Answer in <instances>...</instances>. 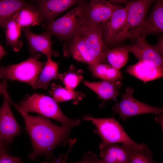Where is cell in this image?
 Instances as JSON below:
<instances>
[{
  "instance_id": "obj_26",
  "label": "cell",
  "mask_w": 163,
  "mask_h": 163,
  "mask_svg": "<svg viewBox=\"0 0 163 163\" xmlns=\"http://www.w3.org/2000/svg\"><path fill=\"white\" fill-rule=\"evenodd\" d=\"M129 53L126 49L122 47L108 49L106 54L107 61L111 66L120 70L127 62Z\"/></svg>"
},
{
  "instance_id": "obj_23",
  "label": "cell",
  "mask_w": 163,
  "mask_h": 163,
  "mask_svg": "<svg viewBox=\"0 0 163 163\" xmlns=\"http://www.w3.org/2000/svg\"><path fill=\"white\" fill-rule=\"evenodd\" d=\"M28 4L23 0H0V27L5 29L13 15Z\"/></svg>"
},
{
  "instance_id": "obj_7",
  "label": "cell",
  "mask_w": 163,
  "mask_h": 163,
  "mask_svg": "<svg viewBox=\"0 0 163 163\" xmlns=\"http://www.w3.org/2000/svg\"><path fill=\"white\" fill-rule=\"evenodd\" d=\"M133 88L128 86L122 96L120 101L112 107L115 113L125 120L128 117L140 114L152 113L161 114L163 108L148 105L136 99L133 96Z\"/></svg>"
},
{
  "instance_id": "obj_15",
  "label": "cell",
  "mask_w": 163,
  "mask_h": 163,
  "mask_svg": "<svg viewBox=\"0 0 163 163\" xmlns=\"http://www.w3.org/2000/svg\"><path fill=\"white\" fill-rule=\"evenodd\" d=\"M130 146L117 143L108 144L100 149L99 163H130L132 156Z\"/></svg>"
},
{
  "instance_id": "obj_22",
  "label": "cell",
  "mask_w": 163,
  "mask_h": 163,
  "mask_svg": "<svg viewBox=\"0 0 163 163\" xmlns=\"http://www.w3.org/2000/svg\"><path fill=\"white\" fill-rule=\"evenodd\" d=\"M89 70L94 78L103 80L118 81L123 78L120 70L110 65L103 63L88 65Z\"/></svg>"
},
{
  "instance_id": "obj_33",
  "label": "cell",
  "mask_w": 163,
  "mask_h": 163,
  "mask_svg": "<svg viewBox=\"0 0 163 163\" xmlns=\"http://www.w3.org/2000/svg\"><path fill=\"white\" fill-rule=\"evenodd\" d=\"M163 37H159L158 39L157 43L154 45L155 48L162 54L163 53Z\"/></svg>"
},
{
  "instance_id": "obj_16",
  "label": "cell",
  "mask_w": 163,
  "mask_h": 163,
  "mask_svg": "<svg viewBox=\"0 0 163 163\" xmlns=\"http://www.w3.org/2000/svg\"><path fill=\"white\" fill-rule=\"evenodd\" d=\"M127 9V5L125 8L117 9L107 20L102 24L105 40L108 48L113 45L118 34L124 25Z\"/></svg>"
},
{
  "instance_id": "obj_32",
  "label": "cell",
  "mask_w": 163,
  "mask_h": 163,
  "mask_svg": "<svg viewBox=\"0 0 163 163\" xmlns=\"http://www.w3.org/2000/svg\"><path fill=\"white\" fill-rule=\"evenodd\" d=\"M8 146L1 141L0 139V157L2 155L9 153Z\"/></svg>"
},
{
  "instance_id": "obj_17",
  "label": "cell",
  "mask_w": 163,
  "mask_h": 163,
  "mask_svg": "<svg viewBox=\"0 0 163 163\" xmlns=\"http://www.w3.org/2000/svg\"><path fill=\"white\" fill-rule=\"evenodd\" d=\"M155 2L150 14L145 17L142 22L140 37H145L149 34L163 32V1L160 0Z\"/></svg>"
},
{
  "instance_id": "obj_35",
  "label": "cell",
  "mask_w": 163,
  "mask_h": 163,
  "mask_svg": "<svg viewBox=\"0 0 163 163\" xmlns=\"http://www.w3.org/2000/svg\"><path fill=\"white\" fill-rule=\"evenodd\" d=\"M7 54V52L0 44V59Z\"/></svg>"
},
{
  "instance_id": "obj_12",
  "label": "cell",
  "mask_w": 163,
  "mask_h": 163,
  "mask_svg": "<svg viewBox=\"0 0 163 163\" xmlns=\"http://www.w3.org/2000/svg\"><path fill=\"white\" fill-rule=\"evenodd\" d=\"M67 40L63 46L64 56H72L77 61L88 65L99 63L87 49L80 28Z\"/></svg>"
},
{
  "instance_id": "obj_21",
  "label": "cell",
  "mask_w": 163,
  "mask_h": 163,
  "mask_svg": "<svg viewBox=\"0 0 163 163\" xmlns=\"http://www.w3.org/2000/svg\"><path fill=\"white\" fill-rule=\"evenodd\" d=\"M59 63L47 58L43 69L34 83L32 86L35 89L42 88L46 89L53 80L60 79L62 73L58 72Z\"/></svg>"
},
{
  "instance_id": "obj_20",
  "label": "cell",
  "mask_w": 163,
  "mask_h": 163,
  "mask_svg": "<svg viewBox=\"0 0 163 163\" xmlns=\"http://www.w3.org/2000/svg\"><path fill=\"white\" fill-rule=\"evenodd\" d=\"M12 18L22 28L36 25L44 27V20L37 6L28 4L16 11Z\"/></svg>"
},
{
  "instance_id": "obj_1",
  "label": "cell",
  "mask_w": 163,
  "mask_h": 163,
  "mask_svg": "<svg viewBox=\"0 0 163 163\" xmlns=\"http://www.w3.org/2000/svg\"><path fill=\"white\" fill-rule=\"evenodd\" d=\"M12 104L23 117L25 129L32 141L33 151L28 156L31 161L44 156L50 159L53 151L58 145H70L72 140L69 134L73 127L56 125L49 118L38 115L34 116L18 108L13 102Z\"/></svg>"
},
{
  "instance_id": "obj_31",
  "label": "cell",
  "mask_w": 163,
  "mask_h": 163,
  "mask_svg": "<svg viewBox=\"0 0 163 163\" xmlns=\"http://www.w3.org/2000/svg\"><path fill=\"white\" fill-rule=\"evenodd\" d=\"M1 68L0 62V69ZM7 85L6 80H4L2 83L1 82L0 80V95H2L3 96L6 97L9 99H11L7 91Z\"/></svg>"
},
{
  "instance_id": "obj_24",
  "label": "cell",
  "mask_w": 163,
  "mask_h": 163,
  "mask_svg": "<svg viewBox=\"0 0 163 163\" xmlns=\"http://www.w3.org/2000/svg\"><path fill=\"white\" fill-rule=\"evenodd\" d=\"M51 89L49 91V94L57 102L73 100L75 101L74 103H77L85 96V94L82 92L62 87L55 82L51 84Z\"/></svg>"
},
{
  "instance_id": "obj_14",
  "label": "cell",
  "mask_w": 163,
  "mask_h": 163,
  "mask_svg": "<svg viewBox=\"0 0 163 163\" xmlns=\"http://www.w3.org/2000/svg\"><path fill=\"white\" fill-rule=\"evenodd\" d=\"M81 2L75 0H40L34 2L44 21L47 24L54 21L62 12Z\"/></svg>"
},
{
  "instance_id": "obj_6",
  "label": "cell",
  "mask_w": 163,
  "mask_h": 163,
  "mask_svg": "<svg viewBox=\"0 0 163 163\" xmlns=\"http://www.w3.org/2000/svg\"><path fill=\"white\" fill-rule=\"evenodd\" d=\"M46 62H41L30 57L19 63L1 67L0 78L4 80H16L31 86L42 72Z\"/></svg>"
},
{
  "instance_id": "obj_19",
  "label": "cell",
  "mask_w": 163,
  "mask_h": 163,
  "mask_svg": "<svg viewBox=\"0 0 163 163\" xmlns=\"http://www.w3.org/2000/svg\"><path fill=\"white\" fill-rule=\"evenodd\" d=\"M84 84L94 92L104 101L113 100L116 101L119 94L118 90L122 83L120 81L103 80L95 82L83 81Z\"/></svg>"
},
{
  "instance_id": "obj_11",
  "label": "cell",
  "mask_w": 163,
  "mask_h": 163,
  "mask_svg": "<svg viewBox=\"0 0 163 163\" xmlns=\"http://www.w3.org/2000/svg\"><path fill=\"white\" fill-rule=\"evenodd\" d=\"M121 8L109 1L92 0L87 3L85 12V23L101 24L107 20L113 13Z\"/></svg>"
},
{
  "instance_id": "obj_10",
  "label": "cell",
  "mask_w": 163,
  "mask_h": 163,
  "mask_svg": "<svg viewBox=\"0 0 163 163\" xmlns=\"http://www.w3.org/2000/svg\"><path fill=\"white\" fill-rule=\"evenodd\" d=\"M22 29L28 44L30 57L38 59L41 56L40 53L47 58L51 57L52 55L56 57L59 56V53L52 49L53 42L49 33L45 31L37 34L31 31L29 28Z\"/></svg>"
},
{
  "instance_id": "obj_4",
  "label": "cell",
  "mask_w": 163,
  "mask_h": 163,
  "mask_svg": "<svg viewBox=\"0 0 163 163\" xmlns=\"http://www.w3.org/2000/svg\"><path fill=\"white\" fill-rule=\"evenodd\" d=\"M83 119L91 121L95 125L102 139L99 145L100 149L108 144L117 143L129 145L134 149L140 148L143 145L144 143L139 144L131 139L119 122L113 118H98L86 115Z\"/></svg>"
},
{
  "instance_id": "obj_28",
  "label": "cell",
  "mask_w": 163,
  "mask_h": 163,
  "mask_svg": "<svg viewBox=\"0 0 163 163\" xmlns=\"http://www.w3.org/2000/svg\"><path fill=\"white\" fill-rule=\"evenodd\" d=\"M130 163H157L152 158V152L149 146L144 143L139 148H132V156Z\"/></svg>"
},
{
  "instance_id": "obj_8",
  "label": "cell",
  "mask_w": 163,
  "mask_h": 163,
  "mask_svg": "<svg viewBox=\"0 0 163 163\" xmlns=\"http://www.w3.org/2000/svg\"><path fill=\"white\" fill-rule=\"evenodd\" d=\"M80 30L91 54L99 63H104L107 62L106 54L108 49L105 40L102 24H84Z\"/></svg>"
},
{
  "instance_id": "obj_18",
  "label": "cell",
  "mask_w": 163,
  "mask_h": 163,
  "mask_svg": "<svg viewBox=\"0 0 163 163\" xmlns=\"http://www.w3.org/2000/svg\"><path fill=\"white\" fill-rule=\"evenodd\" d=\"M126 72L145 83L161 78L163 75V68L143 61H139L128 67Z\"/></svg>"
},
{
  "instance_id": "obj_13",
  "label": "cell",
  "mask_w": 163,
  "mask_h": 163,
  "mask_svg": "<svg viewBox=\"0 0 163 163\" xmlns=\"http://www.w3.org/2000/svg\"><path fill=\"white\" fill-rule=\"evenodd\" d=\"M129 52L132 53L139 61H143L163 68V54L154 46L149 44L145 37H140L132 44L122 46Z\"/></svg>"
},
{
  "instance_id": "obj_5",
  "label": "cell",
  "mask_w": 163,
  "mask_h": 163,
  "mask_svg": "<svg viewBox=\"0 0 163 163\" xmlns=\"http://www.w3.org/2000/svg\"><path fill=\"white\" fill-rule=\"evenodd\" d=\"M86 4L81 1L62 17L47 24L46 31L59 39H67L85 23L84 14Z\"/></svg>"
},
{
  "instance_id": "obj_34",
  "label": "cell",
  "mask_w": 163,
  "mask_h": 163,
  "mask_svg": "<svg viewBox=\"0 0 163 163\" xmlns=\"http://www.w3.org/2000/svg\"><path fill=\"white\" fill-rule=\"evenodd\" d=\"M111 3L114 4H127L129 2L126 0H113L109 1Z\"/></svg>"
},
{
  "instance_id": "obj_29",
  "label": "cell",
  "mask_w": 163,
  "mask_h": 163,
  "mask_svg": "<svg viewBox=\"0 0 163 163\" xmlns=\"http://www.w3.org/2000/svg\"><path fill=\"white\" fill-rule=\"evenodd\" d=\"M72 147L71 145L70 146L68 152L66 155H61L58 158L54 157L48 161L41 163H99V159L96 155L91 152L85 153L82 160L79 161L75 162H67L68 156Z\"/></svg>"
},
{
  "instance_id": "obj_30",
  "label": "cell",
  "mask_w": 163,
  "mask_h": 163,
  "mask_svg": "<svg viewBox=\"0 0 163 163\" xmlns=\"http://www.w3.org/2000/svg\"><path fill=\"white\" fill-rule=\"evenodd\" d=\"M22 159L19 157L12 156L10 153L0 157V163H21Z\"/></svg>"
},
{
  "instance_id": "obj_9",
  "label": "cell",
  "mask_w": 163,
  "mask_h": 163,
  "mask_svg": "<svg viewBox=\"0 0 163 163\" xmlns=\"http://www.w3.org/2000/svg\"><path fill=\"white\" fill-rule=\"evenodd\" d=\"M3 97V104L0 107V139L8 146L12 142L15 136L21 134L22 129L10 108V103L13 101Z\"/></svg>"
},
{
  "instance_id": "obj_2",
  "label": "cell",
  "mask_w": 163,
  "mask_h": 163,
  "mask_svg": "<svg viewBox=\"0 0 163 163\" xmlns=\"http://www.w3.org/2000/svg\"><path fill=\"white\" fill-rule=\"evenodd\" d=\"M16 105L26 113H37L57 121L63 126L73 127L81 123L80 119L72 120L66 117L53 98L43 94L35 93L27 96Z\"/></svg>"
},
{
  "instance_id": "obj_25",
  "label": "cell",
  "mask_w": 163,
  "mask_h": 163,
  "mask_svg": "<svg viewBox=\"0 0 163 163\" xmlns=\"http://www.w3.org/2000/svg\"><path fill=\"white\" fill-rule=\"evenodd\" d=\"M21 27L11 17L5 28L6 44L11 46L13 50L19 51L23 46V43L19 39L21 33Z\"/></svg>"
},
{
  "instance_id": "obj_27",
  "label": "cell",
  "mask_w": 163,
  "mask_h": 163,
  "mask_svg": "<svg viewBox=\"0 0 163 163\" xmlns=\"http://www.w3.org/2000/svg\"><path fill=\"white\" fill-rule=\"evenodd\" d=\"M83 74L82 69H78L71 65L67 71L62 73L60 80L63 82L66 88L74 90L83 81Z\"/></svg>"
},
{
  "instance_id": "obj_3",
  "label": "cell",
  "mask_w": 163,
  "mask_h": 163,
  "mask_svg": "<svg viewBox=\"0 0 163 163\" xmlns=\"http://www.w3.org/2000/svg\"><path fill=\"white\" fill-rule=\"evenodd\" d=\"M155 1H131L127 4L126 20L118 34L113 45L127 39H135L140 37L142 22L151 5Z\"/></svg>"
}]
</instances>
